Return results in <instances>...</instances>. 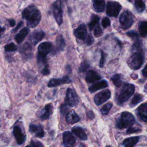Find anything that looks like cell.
<instances>
[{"mask_svg":"<svg viewBox=\"0 0 147 147\" xmlns=\"http://www.w3.org/2000/svg\"><path fill=\"white\" fill-rule=\"evenodd\" d=\"M22 17L26 21L27 25L30 28H34L40 22L41 13L34 5H30L25 8L22 12Z\"/></svg>","mask_w":147,"mask_h":147,"instance_id":"6da1fadb","label":"cell"},{"mask_svg":"<svg viewBox=\"0 0 147 147\" xmlns=\"http://www.w3.org/2000/svg\"><path fill=\"white\" fill-rule=\"evenodd\" d=\"M135 86L130 83H125L119 87L116 92V101L118 104L122 105L126 102L134 94Z\"/></svg>","mask_w":147,"mask_h":147,"instance_id":"7a4b0ae2","label":"cell"},{"mask_svg":"<svg viewBox=\"0 0 147 147\" xmlns=\"http://www.w3.org/2000/svg\"><path fill=\"white\" fill-rule=\"evenodd\" d=\"M135 123L134 116L129 112H123L121 117L117 119L116 126L119 129H123L127 127H131Z\"/></svg>","mask_w":147,"mask_h":147,"instance_id":"3957f363","label":"cell"},{"mask_svg":"<svg viewBox=\"0 0 147 147\" xmlns=\"http://www.w3.org/2000/svg\"><path fill=\"white\" fill-rule=\"evenodd\" d=\"M144 56L143 52H136L128 59L127 64L133 69H139L144 63Z\"/></svg>","mask_w":147,"mask_h":147,"instance_id":"277c9868","label":"cell"},{"mask_svg":"<svg viewBox=\"0 0 147 147\" xmlns=\"http://www.w3.org/2000/svg\"><path fill=\"white\" fill-rule=\"evenodd\" d=\"M133 16L131 13L128 10L124 11L119 17V23L123 29L129 28L133 24Z\"/></svg>","mask_w":147,"mask_h":147,"instance_id":"5b68a950","label":"cell"},{"mask_svg":"<svg viewBox=\"0 0 147 147\" xmlns=\"http://www.w3.org/2000/svg\"><path fill=\"white\" fill-rule=\"evenodd\" d=\"M121 5L117 2H108L106 6V13L110 17H117L121 11Z\"/></svg>","mask_w":147,"mask_h":147,"instance_id":"8992f818","label":"cell"},{"mask_svg":"<svg viewBox=\"0 0 147 147\" xmlns=\"http://www.w3.org/2000/svg\"><path fill=\"white\" fill-rule=\"evenodd\" d=\"M79 102L78 95L72 88H68L66 92L65 104L69 106H75Z\"/></svg>","mask_w":147,"mask_h":147,"instance_id":"52a82bcc","label":"cell"},{"mask_svg":"<svg viewBox=\"0 0 147 147\" xmlns=\"http://www.w3.org/2000/svg\"><path fill=\"white\" fill-rule=\"evenodd\" d=\"M52 9L55 19L59 25H61L63 22L62 7L61 2L60 1L55 2L52 5Z\"/></svg>","mask_w":147,"mask_h":147,"instance_id":"ba28073f","label":"cell"},{"mask_svg":"<svg viewBox=\"0 0 147 147\" xmlns=\"http://www.w3.org/2000/svg\"><path fill=\"white\" fill-rule=\"evenodd\" d=\"M53 46L50 42H44L38 47L37 56L46 58L47 55L52 51Z\"/></svg>","mask_w":147,"mask_h":147,"instance_id":"9c48e42d","label":"cell"},{"mask_svg":"<svg viewBox=\"0 0 147 147\" xmlns=\"http://www.w3.org/2000/svg\"><path fill=\"white\" fill-rule=\"evenodd\" d=\"M111 97V91L109 89L105 90L98 93L94 98V101L97 106H99L109 100Z\"/></svg>","mask_w":147,"mask_h":147,"instance_id":"30bf717a","label":"cell"},{"mask_svg":"<svg viewBox=\"0 0 147 147\" xmlns=\"http://www.w3.org/2000/svg\"><path fill=\"white\" fill-rule=\"evenodd\" d=\"M63 141L64 147H74L76 142L75 138L69 131H65L63 134Z\"/></svg>","mask_w":147,"mask_h":147,"instance_id":"8fae6325","label":"cell"},{"mask_svg":"<svg viewBox=\"0 0 147 147\" xmlns=\"http://www.w3.org/2000/svg\"><path fill=\"white\" fill-rule=\"evenodd\" d=\"M72 82V80L70 79V78L68 76H64L61 78H57V79H52L49 80L48 83V87H52L55 86H57L60 84H66V83H71Z\"/></svg>","mask_w":147,"mask_h":147,"instance_id":"7c38bea8","label":"cell"},{"mask_svg":"<svg viewBox=\"0 0 147 147\" xmlns=\"http://www.w3.org/2000/svg\"><path fill=\"white\" fill-rule=\"evenodd\" d=\"M45 33L41 30H36L33 31L29 36V40L33 45L37 44L44 37Z\"/></svg>","mask_w":147,"mask_h":147,"instance_id":"4fadbf2b","label":"cell"},{"mask_svg":"<svg viewBox=\"0 0 147 147\" xmlns=\"http://www.w3.org/2000/svg\"><path fill=\"white\" fill-rule=\"evenodd\" d=\"M13 133L18 145H21L24 143L26 140V136L22 132L21 128L18 126H15L14 127Z\"/></svg>","mask_w":147,"mask_h":147,"instance_id":"5bb4252c","label":"cell"},{"mask_svg":"<svg viewBox=\"0 0 147 147\" xmlns=\"http://www.w3.org/2000/svg\"><path fill=\"white\" fill-rule=\"evenodd\" d=\"M74 35L80 40H84L87 36V28L84 24H80L74 30Z\"/></svg>","mask_w":147,"mask_h":147,"instance_id":"9a60e30c","label":"cell"},{"mask_svg":"<svg viewBox=\"0 0 147 147\" xmlns=\"http://www.w3.org/2000/svg\"><path fill=\"white\" fill-rule=\"evenodd\" d=\"M137 115L144 122H146L147 121V105L146 103L141 105L136 110Z\"/></svg>","mask_w":147,"mask_h":147,"instance_id":"2e32d148","label":"cell"},{"mask_svg":"<svg viewBox=\"0 0 147 147\" xmlns=\"http://www.w3.org/2000/svg\"><path fill=\"white\" fill-rule=\"evenodd\" d=\"M20 53L25 59H29L32 55V48L28 42L25 43L20 48Z\"/></svg>","mask_w":147,"mask_h":147,"instance_id":"e0dca14e","label":"cell"},{"mask_svg":"<svg viewBox=\"0 0 147 147\" xmlns=\"http://www.w3.org/2000/svg\"><path fill=\"white\" fill-rule=\"evenodd\" d=\"M53 106L51 103L47 104L42 110L40 114V118L42 120H45L49 118L50 115L53 113Z\"/></svg>","mask_w":147,"mask_h":147,"instance_id":"ac0fdd59","label":"cell"},{"mask_svg":"<svg viewBox=\"0 0 147 147\" xmlns=\"http://www.w3.org/2000/svg\"><path fill=\"white\" fill-rule=\"evenodd\" d=\"M30 132L34 133L35 136L39 138H42L44 136V131L42 126L30 124L29 126Z\"/></svg>","mask_w":147,"mask_h":147,"instance_id":"d6986e66","label":"cell"},{"mask_svg":"<svg viewBox=\"0 0 147 147\" xmlns=\"http://www.w3.org/2000/svg\"><path fill=\"white\" fill-rule=\"evenodd\" d=\"M101 76L95 71L93 70H90L87 72L86 76V80L87 83H93L99 79Z\"/></svg>","mask_w":147,"mask_h":147,"instance_id":"ffe728a7","label":"cell"},{"mask_svg":"<svg viewBox=\"0 0 147 147\" xmlns=\"http://www.w3.org/2000/svg\"><path fill=\"white\" fill-rule=\"evenodd\" d=\"M80 120L78 115L74 110L68 111L66 115V121L69 124H74L77 123Z\"/></svg>","mask_w":147,"mask_h":147,"instance_id":"44dd1931","label":"cell"},{"mask_svg":"<svg viewBox=\"0 0 147 147\" xmlns=\"http://www.w3.org/2000/svg\"><path fill=\"white\" fill-rule=\"evenodd\" d=\"M29 31L30 30L28 28H24L23 29H22L20 31V32L16 35L14 38L18 44L21 43L24 40V39L29 33Z\"/></svg>","mask_w":147,"mask_h":147,"instance_id":"7402d4cb","label":"cell"},{"mask_svg":"<svg viewBox=\"0 0 147 147\" xmlns=\"http://www.w3.org/2000/svg\"><path fill=\"white\" fill-rule=\"evenodd\" d=\"M72 131L76 136H77L79 138H80L82 140L85 141L87 139V136L85 131L80 127H79V126L74 127L72 129Z\"/></svg>","mask_w":147,"mask_h":147,"instance_id":"603a6c76","label":"cell"},{"mask_svg":"<svg viewBox=\"0 0 147 147\" xmlns=\"http://www.w3.org/2000/svg\"><path fill=\"white\" fill-rule=\"evenodd\" d=\"M107 86H108L107 82L103 80H101L100 82H96L94 84H92L91 86H90L89 88V91L91 92H94L100 89L107 87Z\"/></svg>","mask_w":147,"mask_h":147,"instance_id":"cb8c5ba5","label":"cell"},{"mask_svg":"<svg viewBox=\"0 0 147 147\" xmlns=\"http://www.w3.org/2000/svg\"><path fill=\"white\" fill-rule=\"evenodd\" d=\"M140 137L138 136L131 137L124 140L122 142L124 147H134L138 142Z\"/></svg>","mask_w":147,"mask_h":147,"instance_id":"d4e9b609","label":"cell"},{"mask_svg":"<svg viewBox=\"0 0 147 147\" xmlns=\"http://www.w3.org/2000/svg\"><path fill=\"white\" fill-rule=\"evenodd\" d=\"M105 1L103 0L93 1V6L96 12H102L105 9Z\"/></svg>","mask_w":147,"mask_h":147,"instance_id":"484cf974","label":"cell"},{"mask_svg":"<svg viewBox=\"0 0 147 147\" xmlns=\"http://www.w3.org/2000/svg\"><path fill=\"white\" fill-rule=\"evenodd\" d=\"M56 44L57 48L59 51H63L65 47V43L64 39L63 38V37L61 34L59 35L56 39Z\"/></svg>","mask_w":147,"mask_h":147,"instance_id":"4316f807","label":"cell"},{"mask_svg":"<svg viewBox=\"0 0 147 147\" xmlns=\"http://www.w3.org/2000/svg\"><path fill=\"white\" fill-rule=\"evenodd\" d=\"M139 33L143 37H146L147 35V23L146 21L140 22L139 24Z\"/></svg>","mask_w":147,"mask_h":147,"instance_id":"83f0119b","label":"cell"},{"mask_svg":"<svg viewBox=\"0 0 147 147\" xmlns=\"http://www.w3.org/2000/svg\"><path fill=\"white\" fill-rule=\"evenodd\" d=\"M144 99V96L140 94H136L134 95L133 98H132L130 105L131 106H134L137 105L138 103L142 101Z\"/></svg>","mask_w":147,"mask_h":147,"instance_id":"f1b7e54d","label":"cell"},{"mask_svg":"<svg viewBox=\"0 0 147 147\" xmlns=\"http://www.w3.org/2000/svg\"><path fill=\"white\" fill-rule=\"evenodd\" d=\"M111 81L113 82V84L117 87L119 88L122 84V79H121V76L119 74H115L114 76H112L111 78Z\"/></svg>","mask_w":147,"mask_h":147,"instance_id":"f546056e","label":"cell"},{"mask_svg":"<svg viewBox=\"0 0 147 147\" xmlns=\"http://www.w3.org/2000/svg\"><path fill=\"white\" fill-rule=\"evenodd\" d=\"M134 6L136 10L139 13L143 12L145 9V2L140 0H137L134 2Z\"/></svg>","mask_w":147,"mask_h":147,"instance_id":"4dcf8cb0","label":"cell"},{"mask_svg":"<svg viewBox=\"0 0 147 147\" xmlns=\"http://www.w3.org/2000/svg\"><path fill=\"white\" fill-rule=\"evenodd\" d=\"M99 20V17L98 16L93 15L92 16L91 20L88 24V28L90 30H91L93 29V28L98 24Z\"/></svg>","mask_w":147,"mask_h":147,"instance_id":"1f68e13d","label":"cell"},{"mask_svg":"<svg viewBox=\"0 0 147 147\" xmlns=\"http://www.w3.org/2000/svg\"><path fill=\"white\" fill-rule=\"evenodd\" d=\"M112 103H107L106 105H105L100 109V111L102 114L103 115H107L109 111L110 110L111 108L112 107Z\"/></svg>","mask_w":147,"mask_h":147,"instance_id":"d6a6232c","label":"cell"},{"mask_svg":"<svg viewBox=\"0 0 147 147\" xmlns=\"http://www.w3.org/2000/svg\"><path fill=\"white\" fill-rule=\"evenodd\" d=\"M17 46L13 42L9 43L5 46V50L6 52H14L17 51Z\"/></svg>","mask_w":147,"mask_h":147,"instance_id":"836d02e7","label":"cell"},{"mask_svg":"<svg viewBox=\"0 0 147 147\" xmlns=\"http://www.w3.org/2000/svg\"><path fill=\"white\" fill-rule=\"evenodd\" d=\"M90 67V64L87 60H84L80 64L79 70L80 72H84Z\"/></svg>","mask_w":147,"mask_h":147,"instance_id":"e575fe53","label":"cell"},{"mask_svg":"<svg viewBox=\"0 0 147 147\" xmlns=\"http://www.w3.org/2000/svg\"><path fill=\"white\" fill-rule=\"evenodd\" d=\"M94 34L96 37H99L100 36H101L103 34V32H102V30L101 29V28L100 27V26L99 25H98L94 29Z\"/></svg>","mask_w":147,"mask_h":147,"instance_id":"d590c367","label":"cell"},{"mask_svg":"<svg viewBox=\"0 0 147 147\" xmlns=\"http://www.w3.org/2000/svg\"><path fill=\"white\" fill-rule=\"evenodd\" d=\"M85 43L87 45H91V44H93L94 41V37H92V36L91 34H88L87 35V36H86V37L85 38Z\"/></svg>","mask_w":147,"mask_h":147,"instance_id":"8d00e7d4","label":"cell"},{"mask_svg":"<svg viewBox=\"0 0 147 147\" xmlns=\"http://www.w3.org/2000/svg\"><path fill=\"white\" fill-rule=\"evenodd\" d=\"M127 35L129 36L130 37H131V38L134 39V40H138V33L134 31V30H130V31H129L127 33Z\"/></svg>","mask_w":147,"mask_h":147,"instance_id":"74e56055","label":"cell"},{"mask_svg":"<svg viewBox=\"0 0 147 147\" xmlns=\"http://www.w3.org/2000/svg\"><path fill=\"white\" fill-rule=\"evenodd\" d=\"M110 24H111L110 20V19H109V18H107V17H105V18L102 20V26L103 28H106L109 26L110 25Z\"/></svg>","mask_w":147,"mask_h":147,"instance_id":"f35d334b","label":"cell"},{"mask_svg":"<svg viewBox=\"0 0 147 147\" xmlns=\"http://www.w3.org/2000/svg\"><path fill=\"white\" fill-rule=\"evenodd\" d=\"M29 147H44V146L40 141L32 140L30 142V146H29Z\"/></svg>","mask_w":147,"mask_h":147,"instance_id":"ab89813d","label":"cell"},{"mask_svg":"<svg viewBox=\"0 0 147 147\" xmlns=\"http://www.w3.org/2000/svg\"><path fill=\"white\" fill-rule=\"evenodd\" d=\"M100 53H101V57H100V62H99V67H103L104 64H105L106 55L102 51H100Z\"/></svg>","mask_w":147,"mask_h":147,"instance_id":"60d3db41","label":"cell"},{"mask_svg":"<svg viewBox=\"0 0 147 147\" xmlns=\"http://www.w3.org/2000/svg\"><path fill=\"white\" fill-rule=\"evenodd\" d=\"M69 106L67 105V104H63L61 105V106H60V112L62 114H65V113L69 109Z\"/></svg>","mask_w":147,"mask_h":147,"instance_id":"b9f144b4","label":"cell"},{"mask_svg":"<svg viewBox=\"0 0 147 147\" xmlns=\"http://www.w3.org/2000/svg\"><path fill=\"white\" fill-rule=\"evenodd\" d=\"M141 131V129H138V128H136V127H130L127 130H126V133L127 134H131V133H136L138 131Z\"/></svg>","mask_w":147,"mask_h":147,"instance_id":"7bdbcfd3","label":"cell"},{"mask_svg":"<svg viewBox=\"0 0 147 147\" xmlns=\"http://www.w3.org/2000/svg\"><path fill=\"white\" fill-rule=\"evenodd\" d=\"M23 25V22L22 21H20V22L17 24V25L16 26V27L12 30L13 32H16V31L18 30V29H20V28L21 27V26Z\"/></svg>","mask_w":147,"mask_h":147,"instance_id":"ee69618b","label":"cell"},{"mask_svg":"<svg viewBox=\"0 0 147 147\" xmlns=\"http://www.w3.org/2000/svg\"><path fill=\"white\" fill-rule=\"evenodd\" d=\"M87 116L90 118V119H93L94 117H95V115H94V113L92 111H87Z\"/></svg>","mask_w":147,"mask_h":147,"instance_id":"f6af8a7d","label":"cell"},{"mask_svg":"<svg viewBox=\"0 0 147 147\" xmlns=\"http://www.w3.org/2000/svg\"><path fill=\"white\" fill-rule=\"evenodd\" d=\"M8 21H9L10 26L13 27V26H15V25H16V21H15L14 20H13V19H10V20H8Z\"/></svg>","mask_w":147,"mask_h":147,"instance_id":"bcb514c9","label":"cell"},{"mask_svg":"<svg viewBox=\"0 0 147 147\" xmlns=\"http://www.w3.org/2000/svg\"><path fill=\"white\" fill-rule=\"evenodd\" d=\"M142 75L144 77H146L147 76V69H146V66H145V67L144 68V69L142 71Z\"/></svg>","mask_w":147,"mask_h":147,"instance_id":"7dc6e473","label":"cell"},{"mask_svg":"<svg viewBox=\"0 0 147 147\" xmlns=\"http://www.w3.org/2000/svg\"><path fill=\"white\" fill-rule=\"evenodd\" d=\"M4 30H5V29H4V28H1V27L0 26V33H1V32H3Z\"/></svg>","mask_w":147,"mask_h":147,"instance_id":"c3c4849f","label":"cell"},{"mask_svg":"<svg viewBox=\"0 0 147 147\" xmlns=\"http://www.w3.org/2000/svg\"><path fill=\"white\" fill-rule=\"evenodd\" d=\"M106 147H111V146H109V145H107Z\"/></svg>","mask_w":147,"mask_h":147,"instance_id":"681fc988","label":"cell"},{"mask_svg":"<svg viewBox=\"0 0 147 147\" xmlns=\"http://www.w3.org/2000/svg\"><path fill=\"white\" fill-rule=\"evenodd\" d=\"M26 147H29V146H26Z\"/></svg>","mask_w":147,"mask_h":147,"instance_id":"f907efd6","label":"cell"},{"mask_svg":"<svg viewBox=\"0 0 147 147\" xmlns=\"http://www.w3.org/2000/svg\"><path fill=\"white\" fill-rule=\"evenodd\" d=\"M0 37H1V34H0Z\"/></svg>","mask_w":147,"mask_h":147,"instance_id":"816d5d0a","label":"cell"}]
</instances>
